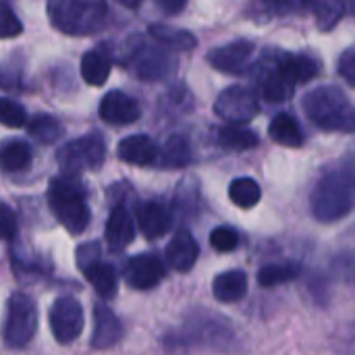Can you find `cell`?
<instances>
[{
  "label": "cell",
  "instance_id": "cell-26",
  "mask_svg": "<svg viewBox=\"0 0 355 355\" xmlns=\"http://www.w3.org/2000/svg\"><path fill=\"white\" fill-rule=\"evenodd\" d=\"M31 162V150L25 141L8 139L0 144V168L6 173H19Z\"/></svg>",
  "mask_w": 355,
  "mask_h": 355
},
{
  "label": "cell",
  "instance_id": "cell-1",
  "mask_svg": "<svg viewBox=\"0 0 355 355\" xmlns=\"http://www.w3.org/2000/svg\"><path fill=\"white\" fill-rule=\"evenodd\" d=\"M312 214L320 223L345 218L354 208V166L352 160L324 173L310 198Z\"/></svg>",
  "mask_w": 355,
  "mask_h": 355
},
{
  "label": "cell",
  "instance_id": "cell-28",
  "mask_svg": "<svg viewBox=\"0 0 355 355\" xmlns=\"http://www.w3.org/2000/svg\"><path fill=\"white\" fill-rule=\"evenodd\" d=\"M283 62L295 83H308L320 73V62L310 54H283Z\"/></svg>",
  "mask_w": 355,
  "mask_h": 355
},
{
  "label": "cell",
  "instance_id": "cell-36",
  "mask_svg": "<svg viewBox=\"0 0 355 355\" xmlns=\"http://www.w3.org/2000/svg\"><path fill=\"white\" fill-rule=\"evenodd\" d=\"M98 260H100V245H98L96 241L85 243V245H81V248L77 250V266H79L81 270L87 268L89 264L98 262Z\"/></svg>",
  "mask_w": 355,
  "mask_h": 355
},
{
  "label": "cell",
  "instance_id": "cell-20",
  "mask_svg": "<svg viewBox=\"0 0 355 355\" xmlns=\"http://www.w3.org/2000/svg\"><path fill=\"white\" fill-rule=\"evenodd\" d=\"M148 31L156 40V44H160L166 50L187 52V50H193L198 46V37L191 31H187V29H179V27L156 23V25H150Z\"/></svg>",
  "mask_w": 355,
  "mask_h": 355
},
{
  "label": "cell",
  "instance_id": "cell-39",
  "mask_svg": "<svg viewBox=\"0 0 355 355\" xmlns=\"http://www.w3.org/2000/svg\"><path fill=\"white\" fill-rule=\"evenodd\" d=\"M156 4H158V8L164 10L166 15H177V12H181V10L185 8L187 0H156Z\"/></svg>",
  "mask_w": 355,
  "mask_h": 355
},
{
  "label": "cell",
  "instance_id": "cell-8",
  "mask_svg": "<svg viewBox=\"0 0 355 355\" xmlns=\"http://www.w3.org/2000/svg\"><path fill=\"white\" fill-rule=\"evenodd\" d=\"M214 112L229 123H248L260 112L258 98L243 85H231L223 89L214 102Z\"/></svg>",
  "mask_w": 355,
  "mask_h": 355
},
{
  "label": "cell",
  "instance_id": "cell-40",
  "mask_svg": "<svg viewBox=\"0 0 355 355\" xmlns=\"http://www.w3.org/2000/svg\"><path fill=\"white\" fill-rule=\"evenodd\" d=\"M116 2L123 4V6H127V8H137L141 4V0H116Z\"/></svg>",
  "mask_w": 355,
  "mask_h": 355
},
{
  "label": "cell",
  "instance_id": "cell-34",
  "mask_svg": "<svg viewBox=\"0 0 355 355\" xmlns=\"http://www.w3.org/2000/svg\"><path fill=\"white\" fill-rule=\"evenodd\" d=\"M21 31H23V23L19 21V17L12 12L10 6L0 2V40L17 37Z\"/></svg>",
  "mask_w": 355,
  "mask_h": 355
},
{
  "label": "cell",
  "instance_id": "cell-9",
  "mask_svg": "<svg viewBox=\"0 0 355 355\" xmlns=\"http://www.w3.org/2000/svg\"><path fill=\"white\" fill-rule=\"evenodd\" d=\"M256 54V46L248 40H235L220 48H214L208 54V62L227 75H243L250 71L252 60Z\"/></svg>",
  "mask_w": 355,
  "mask_h": 355
},
{
  "label": "cell",
  "instance_id": "cell-25",
  "mask_svg": "<svg viewBox=\"0 0 355 355\" xmlns=\"http://www.w3.org/2000/svg\"><path fill=\"white\" fill-rule=\"evenodd\" d=\"M156 160L166 168H183L191 162V148L183 135H173L166 139Z\"/></svg>",
  "mask_w": 355,
  "mask_h": 355
},
{
  "label": "cell",
  "instance_id": "cell-33",
  "mask_svg": "<svg viewBox=\"0 0 355 355\" xmlns=\"http://www.w3.org/2000/svg\"><path fill=\"white\" fill-rule=\"evenodd\" d=\"M210 245L220 254H229L239 245V235L231 227H216L210 233Z\"/></svg>",
  "mask_w": 355,
  "mask_h": 355
},
{
  "label": "cell",
  "instance_id": "cell-5",
  "mask_svg": "<svg viewBox=\"0 0 355 355\" xmlns=\"http://www.w3.org/2000/svg\"><path fill=\"white\" fill-rule=\"evenodd\" d=\"M35 331H37L35 302L23 291L12 293L6 302V318L2 329L4 343L12 349H21L33 339Z\"/></svg>",
  "mask_w": 355,
  "mask_h": 355
},
{
  "label": "cell",
  "instance_id": "cell-37",
  "mask_svg": "<svg viewBox=\"0 0 355 355\" xmlns=\"http://www.w3.org/2000/svg\"><path fill=\"white\" fill-rule=\"evenodd\" d=\"M339 73L354 87L355 85V48H347L339 58Z\"/></svg>",
  "mask_w": 355,
  "mask_h": 355
},
{
  "label": "cell",
  "instance_id": "cell-22",
  "mask_svg": "<svg viewBox=\"0 0 355 355\" xmlns=\"http://www.w3.org/2000/svg\"><path fill=\"white\" fill-rule=\"evenodd\" d=\"M268 135L281 144V146H287V148H300L304 144V133H302V127L300 123L295 121V116H291L289 112H281L277 114L270 125H268Z\"/></svg>",
  "mask_w": 355,
  "mask_h": 355
},
{
  "label": "cell",
  "instance_id": "cell-15",
  "mask_svg": "<svg viewBox=\"0 0 355 355\" xmlns=\"http://www.w3.org/2000/svg\"><path fill=\"white\" fill-rule=\"evenodd\" d=\"M137 225L146 239H160L173 227L171 210L160 202H146L137 208Z\"/></svg>",
  "mask_w": 355,
  "mask_h": 355
},
{
  "label": "cell",
  "instance_id": "cell-4",
  "mask_svg": "<svg viewBox=\"0 0 355 355\" xmlns=\"http://www.w3.org/2000/svg\"><path fill=\"white\" fill-rule=\"evenodd\" d=\"M48 204L52 214L71 235H81L87 229L92 214L81 187L73 179H52L48 187Z\"/></svg>",
  "mask_w": 355,
  "mask_h": 355
},
{
  "label": "cell",
  "instance_id": "cell-13",
  "mask_svg": "<svg viewBox=\"0 0 355 355\" xmlns=\"http://www.w3.org/2000/svg\"><path fill=\"white\" fill-rule=\"evenodd\" d=\"M98 112H100V119L110 125H131L141 114L139 104L131 96L119 89H112L102 98Z\"/></svg>",
  "mask_w": 355,
  "mask_h": 355
},
{
  "label": "cell",
  "instance_id": "cell-12",
  "mask_svg": "<svg viewBox=\"0 0 355 355\" xmlns=\"http://www.w3.org/2000/svg\"><path fill=\"white\" fill-rule=\"evenodd\" d=\"M175 64V58L160 48L144 46V50H135L133 54V73L144 81H160L168 77Z\"/></svg>",
  "mask_w": 355,
  "mask_h": 355
},
{
  "label": "cell",
  "instance_id": "cell-2",
  "mask_svg": "<svg viewBox=\"0 0 355 355\" xmlns=\"http://www.w3.org/2000/svg\"><path fill=\"white\" fill-rule=\"evenodd\" d=\"M308 119L327 131L354 133L355 110L349 96L337 85H320L304 96L302 102Z\"/></svg>",
  "mask_w": 355,
  "mask_h": 355
},
{
  "label": "cell",
  "instance_id": "cell-29",
  "mask_svg": "<svg viewBox=\"0 0 355 355\" xmlns=\"http://www.w3.org/2000/svg\"><path fill=\"white\" fill-rule=\"evenodd\" d=\"M229 198L235 206L239 208H254L260 198H262V191H260V185L250 179V177H239L235 179L231 185H229Z\"/></svg>",
  "mask_w": 355,
  "mask_h": 355
},
{
  "label": "cell",
  "instance_id": "cell-35",
  "mask_svg": "<svg viewBox=\"0 0 355 355\" xmlns=\"http://www.w3.org/2000/svg\"><path fill=\"white\" fill-rule=\"evenodd\" d=\"M17 233V214L6 204H0V241L12 239Z\"/></svg>",
  "mask_w": 355,
  "mask_h": 355
},
{
  "label": "cell",
  "instance_id": "cell-31",
  "mask_svg": "<svg viewBox=\"0 0 355 355\" xmlns=\"http://www.w3.org/2000/svg\"><path fill=\"white\" fill-rule=\"evenodd\" d=\"M27 131L40 144H54L62 135V125L54 116H50V114H35L29 121Z\"/></svg>",
  "mask_w": 355,
  "mask_h": 355
},
{
  "label": "cell",
  "instance_id": "cell-14",
  "mask_svg": "<svg viewBox=\"0 0 355 355\" xmlns=\"http://www.w3.org/2000/svg\"><path fill=\"white\" fill-rule=\"evenodd\" d=\"M123 337V324L116 314L106 308L104 304H96L94 308V333H92V347L94 349H108L116 345Z\"/></svg>",
  "mask_w": 355,
  "mask_h": 355
},
{
  "label": "cell",
  "instance_id": "cell-27",
  "mask_svg": "<svg viewBox=\"0 0 355 355\" xmlns=\"http://www.w3.org/2000/svg\"><path fill=\"white\" fill-rule=\"evenodd\" d=\"M218 144L225 146V148H231V150H252L260 144L256 131L248 129V127H241L239 123H231L229 127H223L218 131Z\"/></svg>",
  "mask_w": 355,
  "mask_h": 355
},
{
  "label": "cell",
  "instance_id": "cell-24",
  "mask_svg": "<svg viewBox=\"0 0 355 355\" xmlns=\"http://www.w3.org/2000/svg\"><path fill=\"white\" fill-rule=\"evenodd\" d=\"M110 75V58L102 50H89L81 58V77L89 85H102L106 83Z\"/></svg>",
  "mask_w": 355,
  "mask_h": 355
},
{
  "label": "cell",
  "instance_id": "cell-16",
  "mask_svg": "<svg viewBox=\"0 0 355 355\" xmlns=\"http://www.w3.org/2000/svg\"><path fill=\"white\" fill-rule=\"evenodd\" d=\"M198 256H200V245L193 239V235L187 231H179L173 237V241L166 245V262L177 272L191 270L198 262Z\"/></svg>",
  "mask_w": 355,
  "mask_h": 355
},
{
  "label": "cell",
  "instance_id": "cell-32",
  "mask_svg": "<svg viewBox=\"0 0 355 355\" xmlns=\"http://www.w3.org/2000/svg\"><path fill=\"white\" fill-rule=\"evenodd\" d=\"M27 123L25 108L8 98H0V125L8 129H21Z\"/></svg>",
  "mask_w": 355,
  "mask_h": 355
},
{
  "label": "cell",
  "instance_id": "cell-7",
  "mask_svg": "<svg viewBox=\"0 0 355 355\" xmlns=\"http://www.w3.org/2000/svg\"><path fill=\"white\" fill-rule=\"evenodd\" d=\"M48 320H50V331H52L54 339L62 345L77 341L85 327V316H83L81 304L69 295L58 297L52 304Z\"/></svg>",
  "mask_w": 355,
  "mask_h": 355
},
{
  "label": "cell",
  "instance_id": "cell-18",
  "mask_svg": "<svg viewBox=\"0 0 355 355\" xmlns=\"http://www.w3.org/2000/svg\"><path fill=\"white\" fill-rule=\"evenodd\" d=\"M156 156H158V148L148 135H131L119 144V158L129 164L148 166L156 162Z\"/></svg>",
  "mask_w": 355,
  "mask_h": 355
},
{
  "label": "cell",
  "instance_id": "cell-17",
  "mask_svg": "<svg viewBox=\"0 0 355 355\" xmlns=\"http://www.w3.org/2000/svg\"><path fill=\"white\" fill-rule=\"evenodd\" d=\"M104 233H106V243L110 245V250H123L135 239V220L125 206L112 208L106 220Z\"/></svg>",
  "mask_w": 355,
  "mask_h": 355
},
{
  "label": "cell",
  "instance_id": "cell-21",
  "mask_svg": "<svg viewBox=\"0 0 355 355\" xmlns=\"http://www.w3.org/2000/svg\"><path fill=\"white\" fill-rule=\"evenodd\" d=\"M83 277L85 281L98 291L100 297L104 300H110L116 295V289H119V275L114 270V266L110 264H104V262H94L89 264L87 268H83Z\"/></svg>",
  "mask_w": 355,
  "mask_h": 355
},
{
  "label": "cell",
  "instance_id": "cell-10",
  "mask_svg": "<svg viewBox=\"0 0 355 355\" xmlns=\"http://www.w3.org/2000/svg\"><path fill=\"white\" fill-rule=\"evenodd\" d=\"M295 85L297 83L291 79V75L283 62V54H275L272 60L262 64L260 87H262V96L266 98V102L281 104V102L289 100L293 96Z\"/></svg>",
  "mask_w": 355,
  "mask_h": 355
},
{
  "label": "cell",
  "instance_id": "cell-6",
  "mask_svg": "<svg viewBox=\"0 0 355 355\" xmlns=\"http://www.w3.org/2000/svg\"><path fill=\"white\" fill-rule=\"evenodd\" d=\"M106 156L104 139L98 133H87L60 148L58 164L67 175H79L83 171H96L102 166Z\"/></svg>",
  "mask_w": 355,
  "mask_h": 355
},
{
  "label": "cell",
  "instance_id": "cell-11",
  "mask_svg": "<svg viewBox=\"0 0 355 355\" xmlns=\"http://www.w3.org/2000/svg\"><path fill=\"white\" fill-rule=\"evenodd\" d=\"M164 264L156 254H139L129 260L125 268V281L129 287L148 291L164 279Z\"/></svg>",
  "mask_w": 355,
  "mask_h": 355
},
{
  "label": "cell",
  "instance_id": "cell-30",
  "mask_svg": "<svg viewBox=\"0 0 355 355\" xmlns=\"http://www.w3.org/2000/svg\"><path fill=\"white\" fill-rule=\"evenodd\" d=\"M302 275V266L295 262H287V264H270L260 268L258 272V283L262 287H277L283 283H289L293 279H297Z\"/></svg>",
  "mask_w": 355,
  "mask_h": 355
},
{
  "label": "cell",
  "instance_id": "cell-3",
  "mask_svg": "<svg viewBox=\"0 0 355 355\" xmlns=\"http://www.w3.org/2000/svg\"><path fill=\"white\" fill-rule=\"evenodd\" d=\"M108 15L106 0H48L52 27L67 35H89L104 27Z\"/></svg>",
  "mask_w": 355,
  "mask_h": 355
},
{
  "label": "cell",
  "instance_id": "cell-38",
  "mask_svg": "<svg viewBox=\"0 0 355 355\" xmlns=\"http://www.w3.org/2000/svg\"><path fill=\"white\" fill-rule=\"evenodd\" d=\"M268 10L275 15H289L304 10V0H264Z\"/></svg>",
  "mask_w": 355,
  "mask_h": 355
},
{
  "label": "cell",
  "instance_id": "cell-19",
  "mask_svg": "<svg viewBox=\"0 0 355 355\" xmlns=\"http://www.w3.org/2000/svg\"><path fill=\"white\" fill-rule=\"evenodd\" d=\"M212 293L220 304H235L248 293V277L241 270H227L214 277Z\"/></svg>",
  "mask_w": 355,
  "mask_h": 355
},
{
  "label": "cell",
  "instance_id": "cell-23",
  "mask_svg": "<svg viewBox=\"0 0 355 355\" xmlns=\"http://www.w3.org/2000/svg\"><path fill=\"white\" fill-rule=\"evenodd\" d=\"M304 8L316 17V25L322 31H331L345 15L343 0H304Z\"/></svg>",
  "mask_w": 355,
  "mask_h": 355
}]
</instances>
